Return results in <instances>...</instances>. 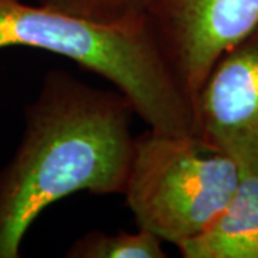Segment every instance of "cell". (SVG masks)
Instances as JSON below:
<instances>
[{
  "mask_svg": "<svg viewBox=\"0 0 258 258\" xmlns=\"http://www.w3.org/2000/svg\"><path fill=\"white\" fill-rule=\"evenodd\" d=\"M137 112L118 89L49 71L25 111L16 152L0 171V258H19L32 224L78 192L123 195Z\"/></svg>",
  "mask_w": 258,
  "mask_h": 258,
  "instance_id": "6da1fadb",
  "label": "cell"
},
{
  "mask_svg": "<svg viewBox=\"0 0 258 258\" xmlns=\"http://www.w3.org/2000/svg\"><path fill=\"white\" fill-rule=\"evenodd\" d=\"M13 46L63 56L105 78L154 131L200 135L195 103L168 63L144 13L102 23L43 5L0 0V49Z\"/></svg>",
  "mask_w": 258,
  "mask_h": 258,
  "instance_id": "7a4b0ae2",
  "label": "cell"
},
{
  "mask_svg": "<svg viewBox=\"0 0 258 258\" xmlns=\"http://www.w3.org/2000/svg\"><path fill=\"white\" fill-rule=\"evenodd\" d=\"M240 176L230 155L201 138L148 128L135 139L123 195L138 227L178 247L218 220Z\"/></svg>",
  "mask_w": 258,
  "mask_h": 258,
  "instance_id": "3957f363",
  "label": "cell"
},
{
  "mask_svg": "<svg viewBox=\"0 0 258 258\" xmlns=\"http://www.w3.org/2000/svg\"><path fill=\"white\" fill-rule=\"evenodd\" d=\"M144 15L195 103L214 64L258 28V0H145Z\"/></svg>",
  "mask_w": 258,
  "mask_h": 258,
  "instance_id": "277c9868",
  "label": "cell"
},
{
  "mask_svg": "<svg viewBox=\"0 0 258 258\" xmlns=\"http://www.w3.org/2000/svg\"><path fill=\"white\" fill-rule=\"evenodd\" d=\"M195 109L204 142L258 168V28L214 64Z\"/></svg>",
  "mask_w": 258,
  "mask_h": 258,
  "instance_id": "5b68a950",
  "label": "cell"
},
{
  "mask_svg": "<svg viewBox=\"0 0 258 258\" xmlns=\"http://www.w3.org/2000/svg\"><path fill=\"white\" fill-rule=\"evenodd\" d=\"M176 248L184 258H258V168L241 169L235 192L218 220Z\"/></svg>",
  "mask_w": 258,
  "mask_h": 258,
  "instance_id": "8992f818",
  "label": "cell"
},
{
  "mask_svg": "<svg viewBox=\"0 0 258 258\" xmlns=\"http://www.w3.org/2000/svg\"><path fill=\"white\" fill-rule=\"evenodd\" d=\"M164 241L149 230L106 234L89 231L66 251L69 258H164Z\"/></svg>",
  "mask_w": 258,
  "mask_h": 258,
  "instance_id": "52a82bcc",
  "label": "cell"
},
{
  "mask_svg": "<svg viewBox=\"0 0 258 258\" xmlns=\"http://www.w3.org/2000/svg\"><path fill=\"white\" fill-rule=\"evenodd\" d=\"M145 0H39L52 9L102 23H115L144 13Z\"/></svg>",
  "mask_w": 258,
  "mask_h": 258,
  "instance_id": "ba28073f",
  "label": "cell"
}]
</instances>
